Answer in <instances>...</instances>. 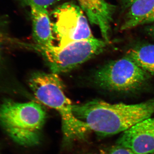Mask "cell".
Instances as JSON below:
<instances>
[{
	"mask_svg": "<svg viewBox=\"0 0 154 154\" xmlns=\"http://www.w3.org/2000/svg\"><path fill=\"white\" fill-rule=\"evenodd\" d=\"M107 43L96 38L74 42L63 48L42 47L35 44L31 48L41 54L54 73L67 72L103 51Z\"/></svg>",
	"mask_w": 154,
	"mask_h": 154,
	"instance_id": "cell-5",
	"label": "cell"
},
{
	"mask_svg": "<svg viewBox=\"0 0 154 154\" xmlns=\"http://www.w3.org/2000/svg\"><path fill=\"white\" fill-rule=\"evenodd\" d=\"M117 144L136 154L154 153V117L144 119L122 132Z\"/></svg>",
	"mask_w": 154,
	"mask_h": 154,
	"instance_id": "cell-7",
	"label": "cell"
},
{
	"mask_svg": "<svg viewBox=\"0 0 154 154\" xmlns=\"http://www.w3.org/2000/svg\"><path fill=\"white\" fill-rule=\"evenodd\" d=\"M79 6L69 2L57 7L51 17L53 31L63 48L74 42L94 38L88 19Z\"/></svg>",
	"mask_w": 154,
	"mask_h": 154,
	"instance_id": "cell-6",
	"label": "cell"
},
{
	"mask_svg": "<svg viewBox=\"0 0 154 154\" xmlns=\"http://www.w3.org/2000/svg\"><path fill=\"white\" fill-rule=\"evenodd\" d=\"M125 56L150 75L154 76V44H143L132 48L127 51Z\"/></svg>",
	"mask_w": 154,
	"mask_h": 154,
	"instance_id": "cell-11",
	"label": "cell"
},
{
	"mask_svg": "<svg viewBox=\"0 0 154 154\" xmlns=\"http://www.w3.org/2000/svg\"><path fill=\"white\" fill-rule=\"evenodd\" d=\"M33 39L36 45L42 47L54 46L52 25L47 9L38 6L30 7Z\"/></svg>",
	"mask_w": 154,
	"mask_h": 154,
	"instance_id": "cell-9",
	"label": "cell"
},
{
	"mask_svg": "<svg viewBox=\"0 0 154 154\" xmlns=\"http://www.w3.org/2000/svg\"><path fill=\"white\" fill-rule=\"evenodd\" d=\"M150 23H154V0H137L127 9L120 29L128 30Z\"/></svg>",
	"mask_w": 154,
	"mask_h": 154,
	"instance_id": "cell-10",
	"label": "cell"
},
{
	"mask_svg": "<svg viewBox=\"0 0 154 154\" xmlns=\"http://www.w3.org/2000/svg\"><path fill=\"white\" fill-rule=\"evenodd\" d=\"M24 4L29 7L32 6H38L48 9L60 0H22Z\"/></svg>",
	"mask_w": 154,
	"mask_h": 154,
	"instance_id": "cell-12",
	"label": "cell"
},
{
	"mask_svg": "<svg viewBox=\"0 0 154 154\" xmlns=\"http://www.w3.org/2000/svg\"><path fill=\"white\" fill-rule=\"evenodd\" d=\"M29 85L39 102L60 114L64 144L85 138L90 129L73 113V105L65 94L64 85L58 74L35 72L29 79Z\"/></svg>",
	"mask_w": 154,
	"mask_h": 154,
	"instance_id": "cell-2",
	"label": "cell"
},
{
	"mask_svg": "<svg viewBox=\"0 0 154 154\" xmlns=\"http://www.w3.org/2000/svg\"><path fill=\"white\" fill-rule=\"evenodd\" d=\"M47 118L40 104L6 99L0 103V125L17 143L33 146L40 143Z\"/></svg>",
	"mask_w": 154,
	"mask_h": 154,
	"instance_id": "cell-3",
	"label": "cell"
},
{
	"mask_svg": "<svg viewBox=\"0 0 154 154\" xmlns=\"http://www.w3.org/2000/svg\"><path fill=\"white\" fill-rule=\"evenodd\" d=\"M137 0H121V4L124 8L127 9Z\"/></svg>",
	"mask_w": 154,
	"mask_h": 154,
	"instance_id": "cell-14",
	"label": "cell"
},
{
	"mask_svg": "<svg viewBox=\"0 0 154 154\" xmlns=\"http://www.w3.org/2000/svg\"><path fill=\"white\" fill-rule=\"evenodd\" d=\"M75 116L85 122L90 130L102 136L123 132L154 113V97L134 104H111L95 99L73 105Z\"/></svg>",
	"mask_w": 154,
	"mask_h": 154,
	"instance_id": "cell-1",
	"label": "cell"
},
{
	"mask_svg": "<svg viewBox=\"0 0 154 154\" xmlns=\"http://www.w3.org/2000/svg\"><path fill=\"white\" fill-rule=\"evenodd\" d=\"M108 154H136L129 149L117 145L113 148Z\"/></svg>",
	"mask_w": 154,
	"mask_h": 154,
	"instance_id": "cell-13",
	"label": "cell"
},
{
	"mask_svg": "<svg viewBox=\"0 0 154 154\" xmlns=\"http://www.w3.org/2000/svg\"><path fill=\"white\" fill-rule=\"evenodd\" d=\"M79 6L87 15L90 23L100 28L102 37L110 42L111 23L116 6L105 0H77Z\"/></svg>",
	"mask_w": 154,
	"mask_h": 154,
	"instance_id": "cell-8",
	"label": "cell"
},
{
	"mask_svg": "<svg viewBox=\"0 0 154 154\" xmlns=\"http://www.w3.org/2000/svg\"><path fill=\"white\" fill-rule=\"evenodd\" d=\"M150 75L126 56L109 62L94 73V82L100 88L119 93L135 92L145 85Z\"/></svg>",
	"mask_w": 154,
	"mask_h": 154,
	"instance_id": "cell-4",
	"label": "cell"
},
{
	"mask_svg": "<svg viewBox=\"0 0 154 154\" xmlns=\"http://www.w3.org/2000/svg\"><path fill=\"white\" fill-rule=\"evenodd\" d=\"M4 24L1 20H0V38L2 39L5 36V33L4 30Z\"/></svg>",
	"mask_w": 154,
	"mask_h": 154,
	"instance_id": "cell-16",
	"label": "cell"
},
{
	"mask_svg": "<svg viewBox=\"0 0 154 154\" xmlns=\"http://www.w3.org/2000/svg\"><path fill=\"white\" fill-rule=\"evenodd\" d=\"M146 31L149 34L154 37V24L148 26L146 28Z\"/></svg>",
	"mask_w": 154,
	"mask_h": 154,
	"instance_id": "cell-15",
	"label": "cell"
},
{
	"mask_svg": "<svg viewBox=\"0 0 154 154\" xmlns=\"http://www.w3.org/2000/svg\"><path fill=\"white\" fill-rule=\"evenodd\" d=\"M2 39L0 38V59L1 57V48H2Z\"/></svg>",
	"mask_w": 154,
	"mask_h": 154,
	"instance_id": "cell-17",
	"label": "cell"
}]
</instances>
